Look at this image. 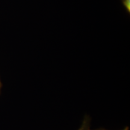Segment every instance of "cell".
<instances>
[{"label":"cell","mask_w":130,"mask_h":130,"mask_svg":"<svg viewBox=\"0 0 130 130\" xmlns=\"http://www.w3.org/2000/svg\"><path fill=\"white\" fill-rule=\"evenodd\" d=\"M78 130H90V118L89 116L84 117L80 128Z\"/></svg>","instance_id":"cell-1"},{"label":"cell","mask_w":130,"mask_h":130,"mask_svg":"<svg viewBox=\"0 0 130 130\" xmlns=\"http://www.w3.org/2000/svg\"><path fill=\"white\" fill-rule=\"evenodd\" d=\"M123 6L126 9V12L129 13L130 12V0H121Z\"/></svg>","instance_id":"cell-2"},{"label":"cell","mask_w":130,"mask_h":130,"mask_svg":"<svg viewBox=\"0 0 130 130\" xmlns=\"http://www.w3.org/2000/svg\"><path fill=\"white\" fill-rule=\"evenodd\" d=\"M122 130H129V127H128V126H126V127L124 129H122Z\"/></svg>","instance_id":"cell-3"},{"label":"cell","mask_w":130,"mask_h":130,"mask_svg":"<svg viewBox=\"0 0 130 130\" xmlns=\"http://www.w3.org/2000/svg\"><path fill=\"white\" fill-rule=\"evenodd\" d=\"M95 130H105V129H95Z\"/></svg>","instance_id":"cell-4"}]
</instances>
